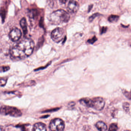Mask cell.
Segmentation results:
<instances>
[{
  "instance_id": "cell-24",
  "label": "cell",
  "mask_w": 131,
  "mask_h": 131,
  "mask_svg": "<svg viewBox=\"0 0 131 131\" xmlns=\"http://www.w3.org/2000/svg\"><path fill=\"white\" fill-rule=\"evenodd\" d=\"M93 6V5H91L89 6V9H88V12H90V10L92 9V8Z\"/></svg>"
},
{
  "instance_id": "cell-11",
  "label": "cell",
  "mask_w": 131,
  "mask_h": 131,
  "mask_svg": "<svg viewBox=\"0 0 131 131\" xmlns=\"http://www.w3.org/2000/svg\"><path fill=\"white\" fill-rule=\"evenodd\" d=\"M20 26L22 27V29H23V32L24 36H26L27 33V23L26 20V18H23L20 21Z\"/></svg>"
},
{
  "instance_id": "cell-5",
  "label": "cell",
  "mask_w": 131,
  "mask_h": 131,
  "mask_svg": "<svg viewBox=\"0 0 131 131\" xmlns=\"http://www.w3.org/2000/svg\"><path fill=\"white\" fill-rule=\"evenodd\" d=\"M49 128L52 131H62L65 128V123L61 119L54 118L50 122Z\"/></svg>"
},
{
  "instance_id": "cell-10",
  "label": "cell",
  "mask_w": 131,
  "mask_h": 131,
  "mask_svg": "<svg viewBox=\"0 0 131 131\" xmlns=\"http://www.w3.org/2000/svg\"><path fill=\"white\" fill-rule=\"evenodd\" d=\"M46 124L41 122L37 123L34 124L32 129L33 131H46Z\"/></svg>"
},
{
  "instance_id": "cell-1",
  "label": "cell",
  "mask_w": 131,
  "mask_h": 131,
  "mask_svg": "<svg viewBox=\"0 0 131 131\" xmlns=\"http://www.w3.org/2000/svg\"><path fill=\"white\" fill-rule=\"evenodd\" d=\"M34 46L35 44L32 40L25 38L10 50L11 57L17 60L28 57L32 53Z\"/></svg>"
},
{
  "instance_id": "cell-12",
  "label": "cell",
  "mask_w": 131,
  "mask_h": 131,
  "mask_svg": "<svg viewBox=\"0 0 131 131\" xmlns=\"http://www.w3.org/2000/svg\"><path fill=\"white\" fill-rule=\"evenodd\" d=\"M95 126L100 131H105L107 129V126L106 124L102 121H99L96 123L95 124Z\"/></svg>"
},
{
  "instance_id": "cell-2",
  "label": "cell",
  "mask_w": 131,
  "mask_h": 131,
  "mask_svg": "<svg viewBox=\"0 0 131 131\" xmlns=\"http://www.w3.org/2000/svg\"><path fill=\"white\" fill-rule=\"evenodd\" d=\"M70 19V16L69 13L62 9L54 11L49 17L50 22L54 25L68 23Z\"/></svg>"
},
{
  "instance_id": "cell-18",
  "label": "cell",
  "mask_w": 131,
  "mask_h": 131,
  "mask_svg": "<svg viewBox=\"0 0 131 131\" xmlns=\"http://www.w3.org/2000/svg\"><path fill=\"white\" fill-rule=\"evenodd\" d=\"M123 93L124 95L126 97V98H128L130 100H131V92H127L125 90H124V91H123Z\"/></svg>"
},
{
  "instance_id": "cell-6",
  "label": "cell",
  "mask_w": 131,
  "mask_h": 131,
  "mask_svg": "<svg viewBox=\"0 0 131 131\" xmlns=\"http://www.w3.org/2000/svg\"><path fill=\"white\" fill-rule=\"evenodd\" d=\"M92 108L96 110L100 111L103 109L105 105V101L102 97H97L93 99Z\"/></svg>"
},
{
  "instance_id": "cell-22",
  "label": "cell",
  "mask_w": 131,
  "mask_h": 131,
  "mask_svg": "<svg viewBox=\"0 0 131 131\" xmlns=\"http://www.w3.org/2000/svg\"><path fill=\"white\" fill-rule=\"evenodd\" d=\"M10 68L9 67H2L1 68V72H5L9 69Z\"/></svg>"
},
{
  "instance_id": "cell-21",
  "label": "cell",
  "mask_w": 131,
  "mask_h": 131,
  "mask_svg": "<svg viewBox=\"0 0 131 131\" xmlns=\"http://www.w3.org/2000/svg\"><path fill=\"white\" fill-rule=\"evenodd\" d=\"M7 83V80L6 79H2L1 78V86H3L6 85Z\"/></svg>"
},
{
  "instance_id": "cell-9",
  "label": "cell",
  "mask_w": 131,
  "mask_h": 131,
  "mask_svg": "<svg viewBox=\"0 0 131 131\" xmlns=\"http://www.w3.org/2000/svg\"><path fill=\"white\" fill-rule=\"evenodd\" d=\"M79 102L80 104L84 106L92 108L93 104V100L88 98H82L80 100Z\"/></svg>"
},
{
  "instance_id": "cell-15",
  "label": "cell",
  "mask_w": 131,
  "mask_h": 131,
  "mask_svg": "<svg viewBox=\"0 0 131 131\" xmlns=\"http://www.w3.org/2000/svg\"><path fill=\"white\" fill-rule=\"evenodd\" d=\"M123 109L126 112H128L129 110V104L128 103L125 102L123 104Z\"/></svg>"
},
{
  "instance_id": "cell-17",
  "label": "cell",
  "mask_w": 131,
  "mask_h": 131,
  "mask_svg": "<svg viewBox=\"0 0 131 131\" xmlns=\"http://www.w3.org/2000/svg\"><path fill=\"white\" fill-rule=\"evenodd\" d=\"M100 15V14L99 13H96L92 15L90 17L89 19V21L90 22H92V21H93V20H94L96 17L99 16Z\"/></svg>"
},
{
  "instance_id": "cell-20",
  "label": "cell",
  "mask_w": 131,
  "mask_h": 131,
  "mask_svg": "<svg viewBox=\"0 0 131 131\" xmlns=\"http://www.w3.org/2000/svg\"><path fill=\"white\" fill-rule=\"evenodd\" d=\"M107 30V27H101L100 29V34L102 35V34L106 32Z\"/></svg>"
},
{
  "instance_id": "cell-3",
  "label": "cell",
  "mask_w": 131,
  "mask_h": 131,
  "mask_svg": "<svg viewBox=\"0 0 131 131\" xmlns=\"http://www.w3.org/2000/svg\"><path fill=\"white\" fill-rule=\"evenodd\" d=\"M1 113L4 115H9L14 117L21 116L22 113L16 108L12 106H4L1 107Z\"/></svg>"
},
{
  "instance_id": "cell-14",
  "label": "cell",
  "mask_w": 131,
  "mask_h": 131,
  "mask_svg": "<svg viewBox=\"0 0 131 131\" xmlns=\"http://www.w3.org/2000/svg\"><path fill=\"white\" fill-rule=\"evenodd\" d=\"M119 16L117 15H112L108 17V20L110 23H116L119 19Z\"/></svg>"
},
{
  "instance_id": "cell-23",
  "label": "cell",
  "mask_w": 131,
  "mask_h": 131,
  "mask_svg": "<svg viewBox=\"0 0 131 131\" xmlns=\"http://www.w3.org/2000/svg\"><path fill=\"white\" fill-rule=\"evenodd\" d=\"M68 0H59L60 2L62 4H65L67 2Z\"/></svg>"
},
{
  "instance_id": "cell-19",
  "label": "cell",
  "mask_w": 131,
  "mask_h": 131,
  "mask_svg": "<svg viewBox=\"0 0 131 131\" xmlns=\"http://www.w3.org/2000/svg\"><path fill=\"white\" fill-rule=\"evenodd\" d=\"M97 38H96V37L95 36L93 37L91 39H90L88 40L87 42L89 43H90V44H93L96 42L97 41Z\"/></svg>"
},
{
  "instance_id": "cell-16",
  "label": "cell",
  "mask_w": 131,
  "mask_h": 131,
  "mask_svg": "<svg viewBox=\"0 0 131 131\" xmlns=\"http://www.w3.org/2000/svg\"><path fill=\"white\" fill-rule=\"evenodd\" d=\"M118 127L117 125L115 123H112L110 126L109 130V131H116L118 129Z\"/></svg>"
},
{
  "instance_id": "cell-8",
  "label": "cell",
  "mask_w": 131,
  "mask_h": 131,
  "mask_svg": "<svg viewBox=\"0 0 131 131\" xmlns=\"http://www.w3.org/2000/svg\"><path fill=\"white\" fill-rule=\"evenodd\" d=\"M22 32L21 30L17 28L13 29L9 33V37L12 41L16 42L19 40L21 38Z\"/></svg>"
},
{
  "instance_id": "cell-4",
  "label": "cell",
  "mask_w": 131,
  "mask_h": 131,
  "mask_svg": "<svg viewBox=\"0 0 131 131\" xmlns=\"http://www.w3.org/2000/svg\"><path fill=\"white\" fill-rule=\"evenodd\" d=\"M65 31L63 29L60 27L56 28L52 31L51 37L55 42H60L65 38Z\"/></svg>"
},
{
  "instance_id": "cell-7",
  "label": "cell",
  "mask_w": 131,
  "mask_h": 131,
  "mask_svg": "<svg viewBox=\"0 0 131 131\" xmlns=\"http://www.w3.org/2000/svg\"><path fill=\"white\" fill-rule=\"evenodd\" d=\"M67 9L69 13H76L79 9V4L75 0H70L68 3Z\"/></svg>"
},
{
  "instance_id": "cell-13",
  "label": "cell",
  "mask_w": 131,
  "mask_h": 131,
  "mask_svg": "<svg viewBox=\"0 0 131 131\" xmlns=\"http://www.w3.org/2000/svg\"><path fill=\"white\" fill-rule=\"evenodd\" d=\"M39 12L37 10L32 9L30 10L28 13V16L31 19H35L38 16Z\"/></svg>"
}]
</instances>
